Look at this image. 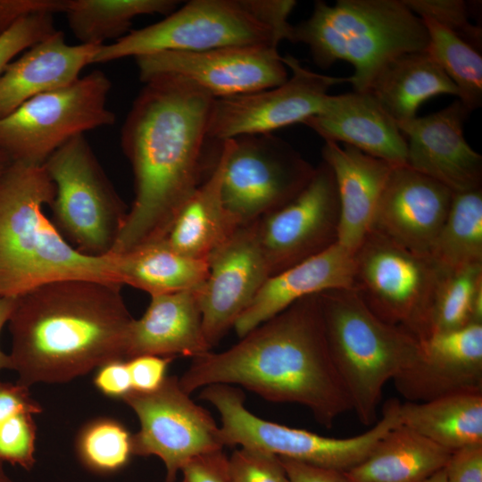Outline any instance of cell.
<instances>
[{
    "mask_svg": "<svg viewBox=\"0 0 482 482\" xmlns=\"http://www.w3.org/2000/svg\"><path fill=\"white\" fill-rule=\"evenodd\" d=\"M144 84L121 129L135 198L110 254L164 239L211 165L205 146L215 98L177 77Z\"/></svg>",
    "mask_w": 482,
    "mask_h": 482,
    "instance_id": "6da1fadb",
    "label": "cell"
},
{
    "mask_svg": "<svg viewBox=\"0 0 482 482\" xmlns=\"http://www.w3.org/2000/svg\"><path fill=\"white\" fill-rule=\"evenodd\" d=\"M179 380L189 395L226 384L270 402L297 403L327 428L352 411L328 349L317 295L294 303L229 349L193 358Z\"/></svg>",
    "mask_w": 482,
    "mask_h": 482,
    "instance_id": "7a4b0ae2",
    "label": "cell"
},
{
    "mask_svg": "<svg viewBox=\"0 0 482 482\" xmlns=\"http://www.w3.org/2000/svg\"><path fill=\"white\" fill-rule=\"evenodd\" d=\"M122 286L71 278L15 297L7 321L11 370L19 384L62 383L114 360H126L133 318Z\"/></svg>",
    "mask_w": 482,
    "mask_h": 482,
    "instance_id": "3957f363",
    "label": "cell"
},
{
    "mask_svg": "<svg viewBox=\"0 0 482 482\" xmlns=\"http://www.w3.org/2000/svg\"><path fill=\"white\" fill-rule=\"evenodd\" d=\"M54 195L44 165L12 162L0 179V296L15 298L61 279L120 285L114 255L83 254L46 217L44 206Z\"/></svg>",
    "mask_w": 482,
    "mask_h": 482,
    "instance_id": "277c9868",
    "label": "cell"
},
{
    "mask_svg": "<svg viewBox=\"0 0 482 482\" xmlns=\"http://www.w3.org/2000/svg\"><path fill=\"white\" fill-rule=\"evenodd\" d=\"M289 41L306 45L323 69L337 61L351 63L348 83L362 92L395 58L426 50L428 37L403 0H337L333 5L320 0L309 18L292 25Z\"/></svg>",
    "mask_w": 482,
    "mask_h": 482,
    "instance_id": "5b68a950",
    "label": "cell"
},
{
    "mask_svg": "<svg viewBox=\"0 0 482 482\" xmlns=\"http://www.w3.org/2000/svg\"><path fill=\"white\" fill-rule=\"evenodd\" d=\"M295 0H191L162 21L98 49L94 63L164 51L228 46L278 47L289 40Z\"/></svg>",
    "mask_w": 482,
    "mask_h": 482,
    "instance_id": "8992f818",
    "label": "cell"
},
{
    "mask_svg": "<svg viewBox=\"0 0 482 482\" xmlns=\"http://www.w3.org/2000/svg\"><path fill=\"white\" fill-rule=\"evenodd\" d=\"M333 362L359 421L370 426L385 385L404 369L420 342L374 315L352 289L317 295Z\"/></svg>",
    "mask_w": 482,
    "mask_h": 482,
    "instance_id": "52a82bcc",
    "label": "cell"
},
{
    "mask_svg": "<svg viewBox=\"0 0 482 482\" xmlns=\"http://www.w3.org/2000/svg\"><path fill=\"white\" fill-rule=\"evenodd\" d=\"M201 399L220 415L224 445L255 448L278 457L345 471L363 461L379 440L400 425L396 399L383 406L381 418L366 432L335 438L262 419L245 405V394L235 386L213 384L203 387Z\"/></svg>",
    "mask_w": 482,
    "mask_h": 482,
    "instance_id": "ba28073f",
    "label": "cell"
},
{
    "mask_svg": "<svg viewBox=\"0 0 482 482\" xmlns=\"http://www.w3.org/2000/svg\"><path fill=\"white\" fill-rule=\"evenodd\" d=\"M352 290L382 321L419 341L428 335L435 295L446 270L370 229L353 254Z\"/></svg>",
    "mask_w": 482,
    "mask_h": 482,
    "instance_id": "9c48e42d",
    "label": "cell"
},
{
    "mask_svg": "<svg viewBox=\"0 0 482 482\" xmlns=\"http://www.w3.org/2000/svg\"><path fill=\"white\" fill-rule=\"evenodd\" d=\"M55 187L52 221L83 254L109 255L127 208L84 135L77 136L43 164Z\"/></svg>",
    "mask_w": 482,
    "mask_h": 482,
    "instance_id": "30bf717a",
    "label": "cell"
},
{
    "mask_svg": "<svg viewBox=\"0 0 482 482\" xmlns=\"http://www.w3.org/2000/svg\"><path fill=\"white\" fill-rule=\"evenodd\" d=\"M112 83L95 70L73 83L38 95L0 119V150L12 162L43 165L71 138L112 126L107 106Z\"/></svg>",
    "mask_w": 482,
    "mask_h": 482,
    "instance_id": "8fae6325",
    "label": "cell"
},
{
    "mask_svg": "<svg viewBox=\"0 0 482 482\" xmlns=\"http://www.w3.org/2000/svg\"><path fill=\"white\" fill-rule=\"evenodd\" d=\"M222 142L227 151L222 199L240 225L287 204L314 174L315 167L273 133L239 136Z\"/></svg>",
    "mask_w": 482,
    "mask_h": 482,
    "instance_id": "7c38bea8",
    "label": "cell"
},
{
    "mask_svg": "<svg viewBox=\"0 0 482 482\" xmlns=\"http://www.w3.org/2000/svg\"><path fill=\"white\" fill-rule=\"evenodd\" d=\"M121 399L140 424L132 436L133 454L159 457L165 464V482H174L192 459L225 446L211 412L191 399L176 376L166 377L154 391L132 390Z\"/></svg>",
    "mask_w": 482,
    "mask_h": 482,
    "instance_id": "4fadbf2b",
    "label": "cell"
},
{
    "mask_svg": "<svg viewBox=\"0 0 482 482\" xmlns=\"http://www.w3.org/2000/svg\"><path fill=\"white\" fill-rule=\"evenodd\" d=\"M283 62L291 77L279 86L223 98L212 104L207 136L218 144L245 135L269 134L303 123L319 113L328 89L347 78L320 74L287 54Z\"/></svg>",
    "mask_w": 482,
    "mask_h": 482,
    "instance_id": "5bb4252c",
    "label": "cell"
},
{
    "mask_svg": "<svg viewBox=\"0 0 482 482\" xmlns=\"http://www.w3.org/2000/svg\"><path fill=\"white\" fill-rule=\"evenodd\" d=\"M144 83L160 76L177 77L223 98L277 87L288 79L278 47L228 46L205 51H164L135 57Z\"/></svg>",
    "mask_w": 482,
    "mask_h": 482,
    "instance_id": "9a60e30c",
    "label": "cell"
},
{
    "mask_svg": "<svg viewBox=\"0 0 482 482\" xmlns=\"http://www.w3.org/2000/svg\"><path fill=\"white\" fill-rule=\"evenodd\" d=\"M339 218L335 177L322 160L294 199L255 220L270 277L336 244Z\"/></svg>",
    "mask_w": 482,
    "mask_h": 482,
    "instance_id": "2e32d148",
    "label": "cell"
},
{
    "mask_svg": "<svg viewBox=\"0 0 482 482\" xmlns=\"http://www.w3.org/2000/svg\"><path fill=\"white\" fill-rule=\"evenodd\" d=\"M207 262L209 273L199 289V302L204 335L212 348L270 277L255 221L240 226Z\"/></svg>",
    "mask_w": 482,
    "mask_h": 482,
    "instance_id": "e0dca14e",
    "label": "cell"
},
{
    "mask_svg": "<svg viewBox=\"0 0 482 482\" xmlns=\"http://www.w3.org/2000/svg\"><path fill=\"white\" fill-rule=\"evenodd\" d=\"M470 113L457 99L438 112L396 122L407 142L406 165L453 193L481 188L482 156L463 134Z\"/></svg>",
    "mask_w": 482,
    "mask_h": 482,
    "instance_id": "ac0fdd59",
    "label": "cell"
},
{
    "mask_svg": "<svg viewBox=\"0 0 482 482\" xmlns=\"http://www.w3.org/2000/svg\"><path fill=\"white\" fill-rule=\"evenodd\" d=\"M419 342L413 359L393 379L407 401L482 392V324L433 334Z\"/></svg>",
    "mask_w": 482,
    "mask_h": 482,
    "instance_id": "d6986e66",
    "label": "cell"
},
{
    "mask_svg": "<svg viewBox=\"0 0 482 482\" xmlns=\"http://www.w3.org/2000/svg\"><path fill=\"white\" fill-rule=\"evenodd\" d=\"M453 193L406 164L395 165L371 229L403 247L429 254L448 215Z\"/></svg>",
    "mask_w": 482,
    "mask_h": 482,
    "instance_id": "ffe728a7",
    "label": "cell"
},
{
    "mask_svg": "<svg viewBox=\"0 0 482 482\" xmlns=\"http://www.w3.org/2000/svg\"><path fill=\"white\" fill-rule=\"evenodd\" d=\"M303 124L324 141L341 142L392 164H406V139L370 91L328 95L320 112Z\"/></svg>",
    "mask_w": 482,
    "mask_h": 482,
    "instance_id": "44dd1931",
    "label": "cell"
},
{
    "mask_svg": "<svg viewBox=\"0 0 482 482\" xmlns=\"http://www.w3.org/2000/svg\"><path fill=\"white\" fill-rule=\"evenodd\" d=\"M353 254L337 242L270 277L236 321L237 335L244 337L302 298L331 289H352Z\"/></svg>",
    "mask_w": 482,
    "mask_h": 482,
    "instance_id": "7402d4cb",
    "label": "cell"
},
{
    "mask_svg": "<svg viewBox=\"0 0 482 482\" xmlns=\"http://www.w3.org/2000/svg\"><path fill=\"white\" fill-rule=\"evenodd\" d=\"M321 156L331 168L337 188V243L354 253L371 229L378 204L395 164L332 141H325Z\"/></svg>",
    "mask_w": 482,
    "mask_h": 482,
    "instance_id": "603a6c76",
    "label": "cell"
},
{
    "mask_svg": "<svg viewBox=\"0 0 482 482\" xmlns=\"http://www.w3.org/2000/svg\"><path fill=\"white\" fill-rule=\"evenodd\" d=\"M100 46L69 45L56 30L24 51L0 75V119L38 95L76 81Z\"/></svg>",
    "mask_w": 482,
    "mask_h": 482,
    "instance_id": "cb8c5ba5",
    "label": "cell"
},
{
    "mask_svg": "<svg viewBox=\"0 0 482 482\" xmlns=\"http://www.w3.org/2000/svg\"><path fill=\"white\" fill-rule=\"evenodd\" d=\"M199 289L152 295L145 313L130 324L126 360L145 354L193 359L210 352Z\"/></svg>",
    "mask_w": 482,
    "mask_h": 482,
    "instance_id": "d4e9b609",
    "label": "cell"
},
{
    "mask_svg": "<svg viewBox=\"0 0 482 482\" xmlns=\"http://www.w3.org/2000/svg\"><path fill=\"white\" fill-rule=\"evenodd\" d=\"M226 152L221 142L213 169L182 206L162 239L189 258L207 261L242 226L227 210L222 199Z\"/></svg>",
    "mask_w": 482,
    "mask_h": 482,
    "instance_id": "484cf974",
    "label": "cell"
},
{
    "mask_svg": "<svg viewBox=\"0 0 482 482\" xmlns=\"http://www.w3.org/2000/svg\"><path fill=\"white\" fill-rule=\"evenodd\" d=\"M451 453L400 424L363 461L342 472L347 482H420L445 468Z\"/></svg>",
    "mask_w": 482,
    "mask_h": 482,
    "instance_id": "4316f807",
    "label": "cell"
},
{
    "mask_svg": "<svg viewBox=\"0 0 482 482\" xmlns=\"http://www.w3.org/2000/svg\"><path fill=\"white\" fill-rule=\"evenodd\" d=\"M368 91L396 122L415 118L419 107L428 99L439 95L459 96L455 85L427 49L393 60Z\"/></svg>",
    "mask_w": 482,
    "mask_h": 482,
    "instance_id": "83f0119b",
    "label": "cell"
},
{
    "mask_svg": "<svg viewBox=\"0 0 482 482\" xmlns=\"http://www.w3.org/2000/svg\"><path fill=\"white\" fill-rule=\"evenodd\" d=\"M399 419L402 426L452 453L479 445L482 444V392L400 403Z\"/></svg>",
    "mask_w": 482,
    "mask_h": 482,
    "instance_id": "f1b7e54d",
    "label": "cell"
},
{
    "mask_svg": "<svg viewBox=\"0 0 482 482\" xmlns=\"http://www.w3.org/2000/svg\"><path fill=\"white\" fill-rule=\"evenodd\" d=\"M112 255L120 284L143 290L150 296L199 289L209 273L206 260L185 256L164 240Z\"/></svg>",
    "mask_w": 482,
    "mask_h": 482,
    "instance_id": "f546056e",
    "label": "cell"
},
{
    "mask_svg": "<svg viewBox=\"0 0 482 482\" xmlns=\"http://www.w3.org/2000/svg\"><path fill=\"white\" fill-rule=\"evenodd\" d=\"M175 0H68L65 14L80 44L103 46L117 41L130 30L140 15H169L179 6ZM113 41V42H114Z\"/></svg>",
    "mask_w": 482,
    "mask_h": 482,
    "instance_id": "4dcf8cb0",
    "label": "cell"
},
{
    "mask_svg": "<svg viewBox=\"0 0 482 482\" xmlns=\"http://www.w3.org/2000/svg\"><path fill=\"white\" fill-rule=\"evenodd\" d=\"M429 254L449 271L482 264V188L453 193Z\"/></svg>",
    "mask_w": 482,
    "mask_h": 482,
    "instance_id": "1f68e13d",
    "label": "cell"
},
{
    "mask_svg": "<svg viewBox=\"0 0 482 482\" xmlns=\"http://www.w3.org/2000/svg\"><path fill=\"white\" fill-rule=\"evenodd\" d=\"M421 20L428 37V52L457 87L458 99L472 112L482 104L480 52L436 21Z\"/></svg>",
    "mask_w": 482,
    "mask_h": 482,
    "instance_id": "d6a6232c",
    "label": "cell"
},
{
    "mask_svg": "<svg viewBox=\"0 0 482 482\" xmlns=\"http://www.w3.org/2000/svg\"><path fill=\"white\" fill-rule=\"evenodd\" d=\"M480 288L482 264L446 270L435 295L427 337L472 324L474 299Z\"/></svg>",
    "mask_w": 482,
    "mask_h": 482,
    "instance_id": "836d02e7",
    "label": "cell"
},
{
    "mask_svg": "<svg viewBox=\"0 0 482 482\" xmlns=\"http://www.w3.org/2000/svg\"><path fill=\"white\" fill-rule=\"evenodd\" d=\"M77 448L87 468L112 472L124 467L133 454L132 436L116 420H96L82 429Z\"/></svg>",
    "mask_w": 482,
    "mask_h": 482,
    "instance_id": "e575fe53",
    "label": "cell"
},
{
    "mask_svg": "<svg viewBox=\"0 0 482 482\" xmlns=\"http://www.w3.org/2000/svg\"><path fill=\"white\" fill-rule=\"evenodd\" d=\"M407 7L420 18H428L453 32L480 52V25L470 21L471 4L463 0H403Z\"/></svg>",
    "mask_w": 482,
    "mask_h": 482,
    "instance_id": "d590c367",
    "label": "cell"
},
{
    "mask_svg": "<svg viewBox=\"0 0 482 482\" xmlns=\"http://www.w3.org/2000/svg\"><path fill=\"white\" fill-rule=\"evenodd\" d=\"M228 476L229 482H289L279 457L242 446L228 457Z\"/></svg>",
    "mask_w": 482,
    "mask_h": 482,
    "instance_id": "8d00e7d4",
    "label": "cell"
},
{
    "mask_svg": "<svg viewBox=\"0 0 482 482\" xmlns=\"http://www.w3.org/2000/svg\"><path fill=\"white\" fill-rule=\"evenodd\" d=\"M32 413L18 412L0 425V461L30 470L34 463L36 424Z\"/></svg>",
    "mask_w": 482,
    "mask_h": 482,
    "instance_id": "74e56055",
    "label": "cell"
},
{
    "mask_svg": "<svg viewBox=\"0 0 482 482\" xmlns=\"http://www.w3.org/2000/svg\"><path fill=\"white\" fill-rule=\"evenodd\" d=\"M57 29L53 15H35L22 19L0 34V75L20 54Z\"/></svg>",
    "mask_w": 482,
    "mask_h": 482,
    "instance_id": "f35d334b",
    "label": "cell"
},
{
    "mask_svg": "<svg viewBox=\"0 0 482 482\" xmlns=\"http://www.w3.org/2000/svg\"><path fill=\"white\" fill-rule=\"evenodd\" d=\"M174 357L139 355L126 360L130 373L132 390L152 392L164 381L168 366Z\"/></svg>",
    "mask_w": 482,
    "mask_h": 482,
    "instance_id": "ab89813d",
    "label": "cell"
},
{
    "mask_svg": "<svg viewBox=\"0 0 482 482\" xmlns=\"http://www.w3.org/2000/svg\"><path fill=\"white\" fill-rule=\"evenodd\" d=\"M67 3L68 0H0V34L28 17L64 13Z\"/></svg>",
    "mask_w": 482,
    "mask_h": 482,
    "instance_id": "60d3db41",
    "label": "cell"
},
{
    "mask_svg": "<svg viewBox=\"0 0 482 482\" xmlns=\"http://www.w3.org/2000/svg\"><path fill=\"white\" fill-rule=\"evenodd\" d=\"M445 471L446 482H482V444L453 452Z\"/></svg>",
    "mask_w": 482,
    "mask_h": 482,
    "instance_id": "b9f144b4",
    "label": "cell"
},
{
    "mask_svg": "<svg viewBox=\"0 0 482 482\" xmlns=\"http://www.w3.org/2000/svg\"><path fill=\"white\" fill-rule=\"evenodd\" d=\"M181 482H229L228 457L222 450L199 455L180 470Z\"/></svg>",
    "mask_w": 482,
    "mask_h": 482,
    "instance_id": "7bdbcfd3",
    "label": "cell"
},
{
    "mask_svg": "<svg viewBox=\"0 0 482 482\" xmlns=\"http://www.w3.org/2000/svg\"><path fill=\"white\" fill-rule=\"evenodd\" d=\"M94 383L107 396L122 398L132 391V382L126 360H114L99 367Z\"/></svg>",
    "mask_w": 482,
    "mask_h": 482,
    "instance_id": "ee69618b",
    "label": "cell"
},
{
    "mask_svg": "<svg viewBox=\"0 0 482 482\" xmlns=\"http://www.w3.org/2000/svg\"><path fill=\"white\" fill-rule=\"evenodd\" d=\"M22 411L32 414L41 411L40 405L30 397L29 387L19 383L0 381V425L13 414Z\"/></svg>",
    "mask_w": 482,
    "mask_h": 482,
    "instance_id": "f6af8a7d",
    "label": "cell"
},
{
    "mask_svg": "<svg viewBox=\"0 0 482 482\" xmlns=\"http://www.w3.org/2000/svg\"><path fill=\"white\" fill-rule=\"evenodd\" d=\"M289 482H347L343 472L279 457Z\"/></svg>",
    "mask_w": 482,
    "mask_h": 482,
    "instance_id": "bcb514c9",
    "label": "cell"
},
{
    "mask_svg": "<svg viewBox=\"0 0 482 482\" xmlns=\"http://www.w3.org/2000/svg\"><path fill=\"white\" fill-rule=\"evenodd\" d=\"M14 303L15 298L0 296V333L9 320ZM2 369H11V362L9 355L0 348V370Z\"/></svg>",
    "mask_w": 482,
    "mask_h": 482,
    "instance_id": "7dc6e473",
    "label": "cell"
},
{
    "mask_svg": "<svg viewBox=\"0 0 482 482\" xmlns=\"http://www.w3.org/2000/svg\"><path fill=\"white\" fill-rule=\"evenodd\" d=\"M12 164V161L9 156L0 150V179Z\"/></svg>",
    "mask_w": 482,
    "mask_h": 482,
    "instance_id": "c3c4849f",
    "label": "cell"
},
{
    "mask_svg": "<svg viewBox=\"0 0 482 482\" xmlns=\"http://www.w3.org/2000/svg\"><path fill=\"white\" fill-rule=\"evenodd\" d=\"M420 482H446L445 468L439 470Z\"/></svg>",
    "mask_w": 482,
    "mask_h": 482,
    "instance_id": "681fc988",
    "label": "cell"
},
{
    "mask_svg": "<svg viewBox=\"0 0 482 482\" xmlns=\"http://www.w3.org/2000/svg\"><path fill=\"white\" fill-rule=\"evenodd\" d=\"M0 482H13L4 472L2 461H0Z\"/></svg>",
    "mask_w": 482,
    "mask_h": 482,
    "instance_id": "f907efd6",
    "label": "cell"
}]
</instances>
